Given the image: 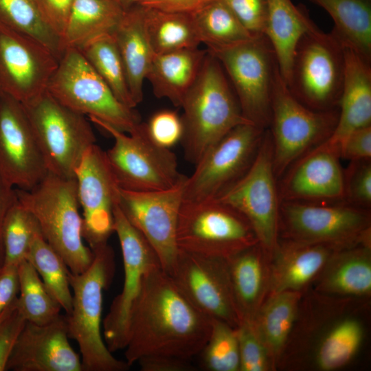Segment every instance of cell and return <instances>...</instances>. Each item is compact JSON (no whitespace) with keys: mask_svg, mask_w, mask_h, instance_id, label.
I'll use <instances>...</instances> for the list:
<instances>
[{"mask_svg":"<svg viewBox=\"0 0 371 371\" xmlns=\"http://www.w3.org/2000/svg\"><path fill=\"white\" fill-rule=\"evenodd\" d=\"M223 1L251 35L265 34L268 12L267 0Z\"/></svg>","mask_w":371,"mask_h":371,"instance_id":"obj_45","label":"cell"},{"mask_svg":"<svg viewBox=\"0 0 371 371\" xmlns=\"http://www.w3.org/2000/svg\"><path fill=\"white\" fill-rule=\"evenodd\" d=\"M212 319L198 311L159 266L148 274L132 312L124 357L131 366L150 356L191 360L206 344Z\"/></svg>","mask_w":371,"mask_h":371,"instance_id":"obj_2","label":"cell"},{"mask_svg":"<svg viewBox=\"0 0 371 371\" xmlns=\"http://www.w3.org/2000/svg\"><path fill=\"white\" fill-rule=\"evenodd\" d=\"M0 23L37 39L58 60L65 50L60 37L45 21L37 0H0Z\"/></svg>","mask_w":371,"mask_h":371,"instance_id":"obj_39","label":"cell"},{"mask_svg":"<svg viewBox=\"0 0 371 371\" xmlns=\"http://www.w3.org/2000/svg\"><path fill=\"white\" fill-rule=\"evenodd\" d=\"M12 303L0 314V324L2 322V321L5 318V317L8 314L11 308Z\"/></svg>","mask_w":371,"mask_h":371,"instance_id":"obj_54","label":"cell"},{"mask_svg":"<svg viewBox=\"0 0 371 371\" xmlns=\"http://www.w3.org/2000/svg\"><path fill=\"white\" fill-rule=\"evenodd\" d=\"M207 49L199 47L155 54L146 78L158 98L181 106L201 68Z\"/></svg>","mask_w":371,"mask_h":371,"instance_id":"obj_29","label":"cell"},{"mask_svg":"<svg viewBox=\"0 0 371 371\" xmlns=\"http://www.w3.org/2000/svg\"><path fill=\"white\" fill-rule=\"evenodd\" d=\"M176 239L179 249L226 260L258 243L247 219L217 199L182 202Z\"/></svg>","mask_w":371,"mask_h":371,"instance_id":"obj_12","label":"cell"},{"mask_svg":"<svg viewBox=\"0 0 371 371\" xmlns=\"http://www.w3.org/2000/svg\"><path fill=\"white\" fill-rule=\"evenodd\" d=\"M339 155L350 161L371 159V126L350 133L341 144Z\"/></svg>","mask_w":371,"mask_h":371,"instance_id":"obj_48","label":"cell"},{"mask_svg":"<svg viewBox=\"0 0 371 371\" xmlns=\"http://www.w3.org/2000/svg\"><path fill=\"white\" fill-rule=\"evenodd\" d=\"M142 371H194L191 360L170 356H150L137 362Z\"/></svg>","mask_w":371,"mask_h":371,"instance_id":"obj_49","label":"cell"},{"mask_svg":"<svg viewBox=\"0 0 371 371\" xmlns=\"http://www.w3.org/2000/svg\"><path fill=\"white\" fill-rule=\"evenodd\" d=\"M265 36L269 41L279 72L286 84L294 52L302 36L314 23L307 12L291 0H267Z\"/></svg>","mask_w":371,"mask_h":371,"instance_id":"obj_30","label":"cell"},{"mask_svg":"<svg viewBox=\"0 0 371 371\" xmlns=\"http://www.w3.org/2000/svg\"><path fill=\"white\" fill-rule=\"evenodd\" d=\"M236 210L251 224L258 243L271 254L278 237L280 199L269 128L247 172L217 199Z\"/></svg>","mask_w":371,"mask_h":371,"instance_id":"obj_14","label":"cell"},{"mask_svg":"<svg viewBox=\"0 0 371 371\" xmlns=\"http://www.w3.org/2000/svg\"><path fill=\"white\" fill-rule=\"evenodd\" d=\"M339 153L324 142L295 160L278 183L281 201H343L344 170Z\"/></svg>","mask_w":371,"mask_h":371,"instance_id":"obj_22","label":"cell"},{"mask_svg":"<svg viewBox=\"0 0 371 371\" xmlns=\"http://www.w3.org/2000/svg\"><path fill=\"white\" fill-rule=\"evenodd\" d=\"M197 356L199 366L207 371H239L240 359L236 328L212 319L210 337Z\"/></svg>","mask_w":371,"mask_h":371,"instance_id":"obj_41","label":"cell"},{"mask_svg":"<svg viewBox=\"0 0 371 371\" xmlns=\"http://www.w3.org/2000/svg\"><path fill=\"white\" fill-rule=\"evenodd\" d=\"M338 116V109L316 111L298 101L289 90L278 69L272 90L269 128L277 179L302 155L330 136Z\"/></svg>","mask_w":371,"mask_h":371,"instance_id":"obj_11","label":"cell"},{"mask_svg":"<svg viewBox=\"0 0 371 371\" xmlns=\"http://www.w3.org/2000/svg\"><path fill=\"white\" fill-rule=\"evenodd\" d=\"M89 120L114 139L106 155L120 188L135 192L165 190L187 178L178 170L175 154L153 142L144 123L127 135L96 118Z\"/></svg>","mask_w":371,"mask_h":371,"instance_id":"obj_9","label":"cell"},{"mask_svg":"<svg viewBox=\"0 0 371 371\" xmlns=\"http://www.w3.org/2000/svg\"><path fill=\"white\" fill-rule=\"evenodd\" d=\"M192 15L201 42L208 50L232 46L254 37L223 0H216Z\"/></svg>","mask_w":371,"mask_h":371,"instance_id":"obj_35","label":"cell"},{"mask_svg":"<svg viewBox=\"0 0 371 371\" xmlns=\"http://www.w3.org/2000/svg\"><path fill=\"white\" fill-rule=\"evenodd\" d=\"M208 51L222 65L243 116L259 127L269 128L272 90L278 66L267 37L254 36Z\"/></svg>","mask_w":371,"mask_h":371,"instance_id":"obj_13","label":"cell"},{"mask_svg":"<svg viewBox=\"0 0 371 371\" xmlns=\"http://www.w3.org/2000/svg\"><path fill=\"white\" fill-rule=\"evenodd\" d=\"M278 237L337 250L371 245L370 210L344 201H281Z\"/></svg>","mask_w":371,"mask_h":371,"instance_id":"obj_6","label":"cell"},{"mask_svg":"<svg viewBox=\"0 0 371 371\" xmlns=\"http://www.w3.org/2000/svg\"><path fill=\"white\" fill-rule=\"evenodd\" d=\"M271 254L259 243L227 259L235 304L242 321L251 322L268 297Z\"/></svg>","mask_w":371,"mask_h":371,"instance_id":"obj_26","label":"cell"},{"mask_svg":"<svg viewBox=\"0 0 371 371\" xmlns=\"http://www.w3.org/2000/svg\"><path fill=\"white\" fill-rule=\"evenodd\" d=\"M345 65L344 45L331 32L325 33L313 23L296 45L286 85L310 109H338Z\"/></svg>","mask_w":371,"mask_h":371,"instance_id":"obj_7","label":"cell"},{"mask_svg":"<svg viewBox=\"0 0 371 371\" xmlns=\"http://www.w3.org/2000/svg\"><path fill=\"white\" fill-rule=\"evenodd\" d=\"M39 229L34 216L16 196L7 212L3 223V265L18 266L26 260L32 240Z\"/></svg>","mask_w":371,"mask_h":371,"instance_id":"obj_40","label":"cell"},{"mask_svg":"<svg viewBox=\"0 0 371 371\" xmlns=\"http://www.w3.org/2000/svg\"><path fill=\"white\" fill-rule=\"evenodd\" d=\"M122 10H126L131 7L139 5L144 0H115Z\"/></svg>","mask_w":371,"mask_h":371,"instance_id":"obj_53","label":"cell"},{"mask_svg":"<svg viewBox=\"0 0 371 371\" xmlns=\"http://www.w3.org/2000/svg\"><path fill=\"white\" fill-rule=\"evenodd\" d=\"M123 13L115 0H74L62 38L64 49H80L98 37L113 34Z\"/></svg>","mask_w":371,"mask_h":371,"instance_id":"obj_32","label":"cell"},{"mask_svg":"<svg viewBox=\"0 0 371 371\" xmlns=\"http://www.w3.org/2000/svg\"><path fill=\"white\" fill-rule=\"evenodd\" d=\"M92 251L94 258L85 271L69 270L72 308L66 315L68 335L78 345L82 371H126L130 366L112 355L102 332L103 292L114 275V252L108 243Z\"/></svg>","mask_w":371,"mask_h":371,"instance_id":"obj_4","label":"cell"},{"mask_svg":"<svg viewBox=\"0 0 371 371\" xmlns=\"http://www.w3.org/2000/svg\"><path fill=\"white\" fill-rule=\"evenodd\" d=\"M15 190L18 200L34 216L43 236L69 271L75 274L85 271L94 254L84 243L76 179L48 172L32 189Z\"/></svg>","mask_w":371,"mask_h":371,"instance_id":"obj_5","label":"cell"},{"mask_svg":"<svg viewBox=\"0 0 371 371\" xmlns=\"http://www.w3.org/2000/svg\"><path fill=\"white\" fill-rule=\"evenodd\" d=\"M17 267L3 265L0 268V314L17 297L19 293Z\"/></svg>","mask_w":371,"mask_h":371,"instance_id":"obj_50","label":"cell"},{"mask_svg":"<svg viewBox=\"0 0 371 371\" xmlns=\"http://www.w3.org/2000/svg\"><path fill=\"white\" fill-rule=\"evenodd\" d=\"M75 179L82 210V237L93 250L107 244L114 232L113 210L120 192L106 152L96 144L85 152Z\"/></svg>","mask_w":371,"mask_h":371,"instance_id":"obj_21","label":"cell"},{"mask_svg":"<svg viewBox=\"0 0 371 371\" xmlns=\"http://www.w3.org/2000/svg\"><path fill=\"white\" fill-rule=\"evenodd\" d=\"M180 107L183 109L181 142L185 159L194 165L234 128L252 124L243 116L222 65L208 50Z\"/></svg>","mask_w":371,"mask_h":371,"instance_id":"obj_3","label":"cell"},{"mask_svg":"<svg viewBox=\"0 0 371 371\" xmlns=\"http://www.w3.org/2000/svg\"><path fill=\"white\" fill-rule=\"evenodd\" d=\"M47 91L71 110L125 133L142 122L139 114L117 100L77 48L65 49Z\"/></svg>","mask_w":371,"mask_h":371,"instance_id":"obj_8","label":"cell"},{"mask_svg":"<svg viewBox=\"0 0 371 371\" xmlns=\"http://www.w3.org/2000/svg\"><path fill=\"white\" fill-rule=\"evenodd\" d=\"M370 320V298L302 293L297 315L276 370L336 371L355 359Z\"/></svg>","mask_w":371,"mask_h":371,"instance_id":"obj_1","label":"cell"},{"mask_svg":"<svg viewBox=\"0 0 371 371\" xmlns=\"http://www.w3.org/2000/svg\"><path fill=\"white\" fill-rule=\"evenodd\" d=\"M337 249L321 244L278 239L271 253L269 295L311 287Z\"/></svg>","mask_w":371,"mask_h":371,"instance_id":"obj_25","label":"cell"},{"mask_svg":"<svg viewBox=\"0 0 371 371\" xmlns=\"http://www.w3.org/2000/svg\"><path fill=\"white\" fill-rule=\"evenodd\" d=\"M266 129L254 124H240L211 146L187 177L183 202L217 199L251 165Z\"/></svg>","mask_w":371,"mask_h":371,"instance_id":"obj_15","label":"cell"},{"mask_svg":"<svg viewBox=\"0 0 371 371\" xmlns=\"http://www.w3.org/2000/svg\"><path fill=\"white\" fill-rule=\"evenodd\" d=\"M238 343L239 371H273V362L251 322L242 321L236 328Z\"/></svg>","mask_w":371,"mask_h":371,"instance_id":"obj_42","label":"cell"},{"mask_svg":"<svg viewBox=\"0 0 371 371\" xmlns=\"http://www.w3.org/2000/svg\"><path fill=\"white\" fill-rule=\"evenodd\" d=\"M144 124L150 138L161 147L170 149L181 140L183 124L176 111H159Z\"/></svg>","mask_w":371,"mask_h":371,"instance_id":"obj_44","label":"cell"},{"mask_svg":"<svg viewBox=\"0 0 371 371\" xmlns=\"http://www.w3.org/2000/svg\"><path fill=\"white\" fill-rule=\"evenodd\" d=\"M113 35L137 106L143 100L144 82L155 56L145 29L144 7L137 5L124 10Z\"/></svg>","mask_w":371,"mask_h":371,"instance_id":"obj_28","label":"cell"},{"mask_svg":"<svg viewBox=\"0 0 371 371\" xmlns=\"http://www.w3.org/2000/svg\"><path fill=\"white\" fill-rule=\"evenodd\" d=\"M15 300L8 314L0 324V371L6 370L17 339L26 323L16 307Z\"/></svg>","mask_w":371,"mask_h":371,"instance_id":"obj_46","label":"cell"},{"mask_svg":"<svg viewBox=\"0 0 371 371\" xmlns=\"http://www.w3.org/2000/svg\"><path fill=\"white\" fill-rule=\"evenodd\" d=\"M58 58L37 39L0 23V91L21 103L43 93Z\"/></svg>","mask_w":371,"mask_h":371,"instance_id":"obj_19","label":"cell"},{"mask_svg":"<svg viewBox=\"0 0 371 371\" xmlns=\"http://www.w3.org/2000/svg\"><path fill=\"white\" fill-rule=\"evenodd\" d=\"M49 172L75 178V171L95 137L85 115L63 105L46 90L22 103Z\"/></svg>","mask_w":371,"mask_h":371,"instance_id":"obj_10","label":"cell"},{"mask_svg":"<svg viewBox=\"0 0 371 371\" xmlns=\"http://www.w3.org/2000/svg\"><path fill=\"white\" fill-rule=\"evenodd\" d=\"M48 172L23 104L0 92V175L12 187L30 190Z\"/></svg>","mask_w":371,"mask_h":371,"instance_id":"obj_20","label":"cell"},{"mask_svg":"<svg viewBox=\"0 0 371 371\" xmlns=\"http://www.w3.org/2000/svg\"><path fill=\"white\" fill-rule=\"evenodd\" d=\"M52 297L66 314L72 308L69 269L61 256L49 245L41 229L35 234L27 256Z\"/></svg>","mask_w":371,"mask_h":371,"instance_id":"obj_36","label":"cell"},{"mask_svg":"<svg viewBox=\"0 0 371 371\" xmlns=\"http://www.w3.org/2000/svg\"><path fill=\"white\" fill-rule=\"evenodd\" d=\"M330 16L331 33L344 47L371 62V0H310Z\"/></svg>","mask_w":371,"mask_h":371,"instance_id":"obj_33","label":"cell"},{"mask_svg":"<svg viewBox=\"0 0 371 371\" xmlns=\"http://www.w3.org/2000/svg\"><path fill=\"white\" fill-rule=\"evenodd\" d=\"M78 49L117 100L126 106L135 109L136 105L130 93L124 67L113 35L98 37Z\"/></svg>","mask_w":371,"mask_h":371,"instance_id":"obj_38","label":"cell"},{"mask_svg":"<svg viewBox=\"0 0 371 371\" xmlns=\"http://www.w3.org/2000/svg\"><path fill=\"white\" fill-rule=\"evenodd\" d=\"M66 315L46 324L26 322L6 366L14 371H82L69 341Z\"/></svg>","mask_w":371,"mask_h":371,"instance_id":"obj_23","label":"cell"},{"mask_svg":"<svg viewBox=\"0 0 371 371\" xmlns=\"http://www.w3.org/2000/svg\"><path fill=\"white\" fill-rule=\"evenodd\" d=\"M114 232L122 250L124 283L102 320V335L112 353L124 349L132 312L148 274L161 267L158 256L146 238L126 219L118 203L113 210Z\"/></svg>","mask_w":371,"mask_h":371,"instance_id":"obj_16","label":"cell"},{"mask_svg":"<svg viewBox=\"0 0 371 371\" xmlns=\"http://www.w3.org/2000/svg\"><path fill=\"white\" fill-rule=\"evenodd\" d=\"M19 297L16 307L26 322L46 324L60 315V305L52 297L32 265L25 260L17 267Z\"/></svg>","mask_w":371,"mask_h":371,"instance_id":"obj_37","label":"cell"},{"mask_svg":"<svg viewBox=\"0 0 371 371\" xmlns=\"http://www.w3.org/2000/svg\"><path fill=\"white\" fill-rule=\"evenodd\" d=\"M344 201L348 204L370 210L371 161L370 159L350 161L344 170Z\"/></svg>","mask_w":371,"mask_h":371,"instance_id":"obj_43","label":"cell"},{"mask_svg":"<svg viewBox=\"0 0 371 371\" xmlns=\"http://www.w3.org/2000/svg\"><path fill=\"white\" fill-rule=\"evenodd\" d=\"M74 2V0H37L38 8L45 21L61 40Z\"/></svg>","mask_w":371,"mask_h":371,"instance_id":"obj_47","label":"cell"},{"mask_svg":"<svg viewBox=\"0 0 371 371\" xmlns=\"http://www.w3.org/2000/svg\"><path fill=\"white\" fill-rule=\"evenodd\" d=\"M186 180L172 188L160 191L135 192L120 188V208L153 247L161 267L168 274L179 254L177 227Z\"/></svg>","mask_w":371,"mask_h":371,"instance_id":"obj_18","label":"cell"},{"mask_svg":"<svg viewBox=\"0 0 371 371\" xmlns=\"http://www.w3.org/2000/svg\"><path fill=\"white\" fill-rule=\"evenodd\" d=\"M143 7L145 29L155 54L196 48L201 44L192 14Z\"/></svg>","mask_w":371,"mask_h":371,"instance_id":"obj_34","label":"cell"},{"mask_svg":"<svg viewBox=\"0 0 371 371\" xmlns=\"http://www.w3.org/2000/svg\"><path fill=\"white\" fill-rule=\"evenodd\" d=\"M169 276L181 293L201 313L234 328L240 324L226 259L179 249Z\"/></svg>","mask_w":371,"mask_h":371,"instance_id":"obj_17","label":"cell"},{"mask_svg":"<svg viewBox=\"0 0 371 371\" xmlns=\"http://www.w3.org/2000/svg\"><path fill=\"white\" fill-rule=\"evenodd\" d=\"M16 199V190L0 175V268L3 265V228L8 210Z\"/></svg>","mask_w":371,"mask_h":371,"instance_id":"obj_52","label":"cell"},{"mask_svg":"<svg viewBox=\"0 0 371 371\" xmlns=\"http://www.w3.org/2000/svg\"><path fill=\"white\" fill-rule=\"evenodd\" d=\"M311 288L328 295L370 298L371 245L335 251Z\"/></svg>","mask_w":371,"mask_h":371,"instance_id":"obj_27","label":"cell"},{"mask_svg":"<svg viewBox=\"0 0 371 371\" xmlns=\"http://www.w3.org/2000/svg\"><path fill=\"white\" fill-rule=\"evenodd\" d=\"M1 92V91H0Z\"/></svg>","mask_w":371,"mask_h":371,"instance_id":"obj_55","label":"cell"},{"mask_svg":"<svg viewBox=\"0 0 371 371\" xmlns=\"http://www.w3.org/2000/svg\"><path fill=\"white\" fill-rule=\"evenodd\" d=\"M216 0H144L139 5L159 10L194 13Z\"/></svg>","mask_w":371,"mask_h":371,"instance_id":"obj_51","label":"cell"},{"mask_svg":"<svg viewBox=\"0 0 371 371\" xmlns=\"http://www.w3.org/2000/svg\"><path fill=\"white\" fill-rule=\"evenodd\" d=\"M345 58L338 120L333 133L324 142L339 153L341 144L350 133L371 126V62L346 47Z\"/></svg>","mask_w":371,"mask_h":371,"instance_id":"obj_24","label":"cell"},{"mask_svg":"<svg viewBox=\"0 0 371 371\" xmlns=\"http://www.w3.org/2000/svg\"><path fill=\"white\" fill-rule=\"evenodd\" d=\"M302 293L286 291L267 297L251 322L276 370L277 362L295 322Z\"/></svg>","mask_w":371,"mask_h":371,"instance_id":"obj_31","label":"cell"}]
</instances>
